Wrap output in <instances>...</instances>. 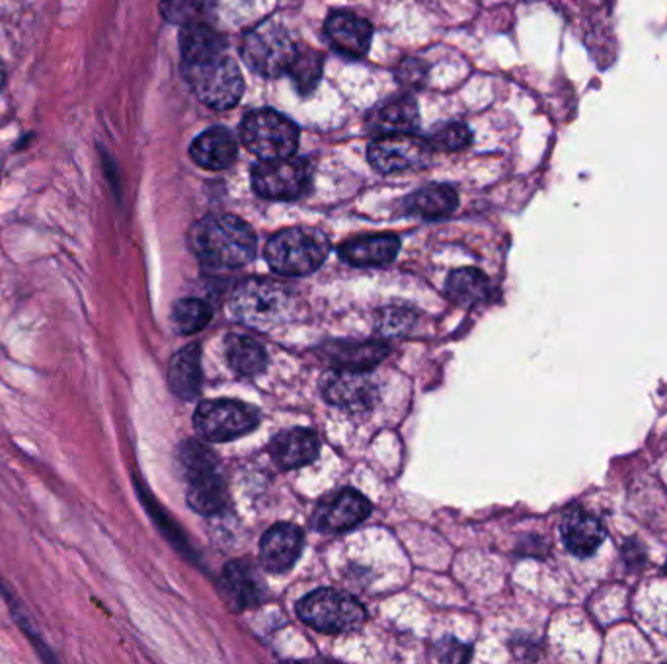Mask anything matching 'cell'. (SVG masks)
<instances>
[{
	"instance_id": "18",
	"label": "cell",
	"mask_w": 667,
	"mask_h": 664,
	"mask_svg": "<svg viewBox=\"0 0 667 664\" xmlns=\"http://www.w3.org/2000/svg\"><path fill=\"white\" fill-rule=\"evenodd\" d=\"M400 250V240L390 234L382 237L358 238L340 245V258L356 268H379L389 265Z\"/></svg>"
},
{
	"instance_id": "25",
	"label": "cell",
	"mask_w": 667,
	"mask_h": 664,
	"mask_svg": "<svg viewBox=\"0 0 667 664\" xmlns=\"http://www.w3.org/2000/svg\"><path fill=\"white\" fill-rule=\"evenodd\" d=\"M457 205L459 198L449 185H429L408 199V209L424 219H444L454 213Z\"/></svg>"
},
{
	"instance_id": "32",
	"label": "cell",
	"mask_w": 667,
	"mask_h": 664,
	"mask_svg": "<svg viewBox=\"0 0 667 664\" xmlns=\"http://www.w3.org/2000/svg\"><path fill=\"white\" fill-rule=\"evenodd\" d=\"M4 82H7V71H4V64L0 61V88L4 87Z\"/></svg>"
},
{
	"instance_id": "1",
	"label": "cell",
	"mask_w": 667,
	"mask_h": 664,
	"mask_svg": "<svg viewBox=\"0 0 667 664\" xmlns=\"http://www.w3.org/2000/svg\"><path fill=\"white\" fill-rule=\"evenodd\" d=\"M191 250L213 268H242L255 258L256 234L235 214H211L190 232Z\"/></svg>"
},
{
	"instance_id": "19",
	"label": "cell",
	"mask_w": 667,
	"mask_h": 664,
	"mask_svg": "<svg viewBox=\"0 0 667 664\" xmlns=\"http://www.w3.org/2000/svg\"><path fill=\"white\" fill-rule=\"evenodd\" d=\"M320 451L318 436L309 429H293L279 433L270 444V452L278 466L286 470L301 467L317 459Z\"/></svg>"
},
{
	"instance_id": "27",
	"label": "cell",
	"mask_w": 667,
	"mask_h": 664,
	"mask_svg": "<svg viewBox=\"0 0 667 664\" xmlns=\"http://www.w3.org/2000/svg\"><path fill=\"white\" fill-rule=\"evenodd\" d=\"M385 355H387V348L379 343H336L330 353L334 363L340 369H350V371L371 369Z\"/></svg>"
},
{
	"instance_id": "17",
	"label": "cell",
	"mask_w": 667,
	"mask_h": 664,
	"mask_svg": "<svg viewBox=\"0 0 667 664\" xmlns=\"http://www.w3.org/2000/svg\"><path fill=\"white\" fill-rule=\"evenodd\" d=\"M237 152H239V147H237L235 137L222 127L207 129L206 133H201L191 143L190 149L193 162L206 170H225V168L231 167L237 159Z\"/></svg>"
},
{
	"instance_id": "26",
	"label": "cell",
	"mask_w": 667,
	"mask_h": 664,
	"mask_svg": "<svg viewBox=\"0 0 667 664\" xmlns=\"http://www.w3.org/2000/svg\"><path fill=\"white\" fill-rule=\"evenodd\" d=\"M447 294L459 304L475 306L490 296V281L482 271L472 268L457 270L447 279Z\"/></svg>"
},
{
	"instance_id": "2",
	"label": "cell",
	"mask_w": 667,
	"mask_h": 664,
	"mask_svg": "<svg viewBox=\"0 0 667 664\" xmlns=\"http://www.w3.org/2000/svg\"><path fill=\"white\" fill-rule=\"evenodd\" d=\"M297 299L289 286L271 279H250L235 291L231 299L232 314L248 328L271 330L291 320Z\"/></svg>"
},
{
	"instance_id": "15",
	"label": "cell",
	"mask_w": 667,
	"mask_h": 664,
	"mask_svg": "<svg viewBox=\"0 0 667 664\" xmlns=\"http://www.w3.org/2000/svg\"><path fill=\"white\" fill-rule=\"evenodd\" d=\"M302 550V532L295 524H276L260 542V562L270 573H283L293 567Z\"/></svg>"
},
{
	"instance_id": "23",
	"label": "cell",
	"mask_w": 667,
	"mask_h": 664,
	"mask_svg": "<svg viewBox=\"0 0 667 664\" xmlns=\"http://www.w3.org/2000/svg\"><path fill=\"white\" fill-rule=\"evenodd\" d=\"M227 361L231 364L232 371L240 376H256L266 369L268 355L266 349L247 335H231L227 340Z\"/></svg>"
},
{
	"instance_id": "22",
	"label": "cell",
	"mask_w": 667,
	"mask_h": 664,
	"mask_svg": "<svg viewBox=\"0 0 667 664\" xmlns=\"http://www.w3.org/2000/svg\"><path fill=\"white\" fill-rule=\"evenodd\" d=\"M180 49H182L183 63H199V61L225 53L222 51L225 41L211 28L193 22V24L183 26Z\"/></svg>"
},
{
	"instance_id": "13",
	"label": "cell",
	"mask_w": 667,
	"mask_h": 664,
	"mask_svg": "<svg viewBox=\"0 0 667 664\" xmlns=\"http://www.w3.org/2000/svg\"><path fill=\"white\" fill-rule=\"evenodd\" d=\"M371 514V503L356 490L332 493L318 503L312 524L325 534H340L356 529Z\"/></svg>"
},
{
	"instance_id": "21",
	"label": "cell",
	"mask_w": 667,
	"mask_h": 664,
	"mask_svg": "<svg viewBox=\"0 0 667 664\" xmlns=\"http://www.w3.org/2000/svg\"><path fill=\"white\" fill-rule=\"evenodd\" d=\"M420 123L418 103L412 98H397L382 103L369 118V129L381 135L392 133H412Z\"/></svg>"
},
{
	"instance_id": "8",
	"label": "cell",
	"mask_w": 667,
	"mask_h": 664,
	"mask_svg": "<svg viewBox=\"0 0 667 664\" xmlns=\"http://www.w3.org/2000/svg\"><path fill=\"white\" fill-rule=\"evenodd\" d=\"M297 51L299 49L295 46L293 38L273 22L258 26L256 30L247 33L242 41L245 63L268 79L286 74L297 57Z\"/></svg>"
},
{
	"instance_id": "3",
	"label": "cell",
	"mask_w": 667,
	"mask_h": 664,
	"mask_svg": "<svg viewBox=\"0 0 667 664\" xmlns=\"http://www.w3.org/2000/svg\"><path fill=\"white\" fill-rule=\"evenodd\" d=\"M330 253L325 232L307 227L281 230L266 245V261L279 275L301 278L317 271Z\"/></svg>"
},
{
	"instance_id": "4",
	"label": "cell",
	"mask_w": 667,
	"mask_h": 664,
	"mask_svg": "<svg viewBox=\"0 0 667 664\" xmlns=\"http://www.w3.org/2000/svg\"><path fill=\"white\" fill-rule=\"evenodd\" d=\"M186 482L188 505L199 514H215L225 509V480L213 452L196 441H186L178 452Z\"/></svg>"
},
{
	"instance_id": "11",
	"label": "cell",
	"mask_w": 667,
	"mask_h": 664,
	"mask_svg": "<svg viewBox=\"0 0 667 664\" xmlns=\"http://www.w3.org/2000/svg\"><path fill=\"white\" fill-rule=\"evenodd\" d=\"M431 144L412 133H392L375 139L369 147V162L381 174H398L428 167Z\"/></svg>"
},
{
	"instance_id": "31",
	"label": "cell",
	"mask_w": 667,
	"mask_h": 664,
	"mask_svg": "<svg viewBox=\"0 0 667 664\" xmlns=\"http://www.w3.org/2000/svg\"><path fill=\"white\" fill-rule=\"evenodd\" d=\"M207 0H160V12L172 24H193L206 9Z\"/></svg>"
},
{
	"instance_id": "12",
	"label": "cell",
	"mask_w": 667,
	"mask_h": 664,
	"mask_svg": "<svg viewBox=\"0 0 667 664\" xmlns=\"http://www.w3.org/2000/svg\"><path fill=\"white\" fill-rule=\"evenodd\" d=\"M322 394L328 404L348 412H366L379 398V388L366 371H338L326 374L322 380Z\"/></svg>"
},
{
	"instance_id": "28",
	"label": "cell",
	"mask_w": 667,
	"mask_h": 664,
	"mask_svg": "<svg viewBox=\"0 0 667 664\" xmlns=\"http://www.w3.org/2000/svg\"><path fill=\"white\" fill-rule=\"evenodd\" d=\"M211 320V310L199 299H182L172 309V325L182 335L201 332Z\"/></svg>"
},
{
	"instance_id": "14",
	"label": "cell",
	"mask_w": 667,
	"mask_h": 664,
	"mask_svg": "<svg viewBox=\"0 0 667 664\" xmlns=\"http://www.w3.org/2000/svg\"><path fill=\"white\" fill-rule=\"evenodd\" d=\"M560 539L570 554L584 560L596 554L607 539V532L596 514L584 506H570L560 519Z\"/></svg>"
},
{
	"instance_id": "10",
	"label": "cell",
	"mask_w": 667,
	"mask_h": 664,
	"mask_svg": "<svg viewBox=\"0 0 667 664\" xmlns=\"http://www.w3.org/2000/svg\"><path fill=\"white\" fill-rule=\"evenodd\" d=\"M310 183V168L297 159L262 160L252 170V188L263 199L291 201L301 198Z\"/></svg>"
},
{
	"instance_id": "20",
	"label": "cell",
	"mask_w": 667,
	"mask_h": 664,
	"mask_svg": "<svg viewBox=\"0 0 667 664\" xmlns=\"http://www.w3.org/2000/svg\"><path fill=\"white\" fill-rule=\"evenodd\" d=\"M168 386L180 400L190 402L201 390V349L190 343L180 349L168 366Z\"/></svg>"
},
{
	"instance_id": "30",
	"label": "cell",
	"mask_w": 667,
	"mask_h": 664,
	"mask_svg": "<svg viewBox=\"0 0 667 664\" xmlns=\"http://www.w3.org/2000/svg\"><path fill=\"white\" fill-rule=\"evenodd\" d=\"M470 141H472V133L465 123H445L437 127L429 137L428 143L434 151L455 152L467 149Z\"/></svg>"
},
{
	"instance_id": "29",
	"label": "cell",
	"mask_w": 667,
	"mask_h": 664,
	"mask_svg": "<svg viewBox=\"0 0 667 664\" xmlns=\"http://www.w3.org/2000/svg\"><path fill=\"white\" fill-rule=\"evenodd\" d=\"M287 74L293 79L295 88L299 90V94H312L318 80H320V74H322V57L315 53V51H310V49L297 51V57H295Z\"/></svg>"
},
{
	"instance_id": "16",
	"label": "cell",
	"mask_w": 667,
	"mask_h": 664,
	"mask_svg": "<svg viewBox=\"0 0 667 664\" xmlns=\"http://www.w3.org/2000/svg\"><path fill=\"white\" fill-rule=\"evenodd\" d=\"M325 32L334 48L348 57L366 56L374 38L371 24L350 12L330 14L326 20Z\"/></svg>"
},
{
	"instance_id": "6",
	"label": "cell",
	"mask_w": 667,
	"mask_h": 664,
	"mask_svg": "<svg viewBox=\"0 0 667 664\" xmlns=\"http://www.w3.org/2000/svg\"><path fill=\"white\" fill-rule=\"evenodd\" d=\"M240 137L248 151L260 160L289 159L299 149V129L291 119L273 110L248 113Z\"/></svg>"
},
{
	"instance_id": "24",
	"label": "cell",
	"mask_w": 667,
	"mask_h": 664,
	"mask_svg": "<svg viewBox=\"0 0 667 664\" xmlns=\"http://www.w3.org/2000/svg\"><path fill=\"white\" fill-rule=\"evenodd\" d=\"M222 581L227 586V593L231 594L232 601L239 602L240 608L255 606L260 602L262 581L248 563L235 562L227 565L222 571Z\"/></svg>"
},
{
	"instance_id": "5",
	"label": "cell",
	"mask_w": 667,
	"mask_h": 664,
	"mask_svg": "<svg viewBox=\"0 0 667 664\" xmlns=\"http://www.w3.org/2000/svg\"><path fill=\"white\" fill-rule=\"evenodd\" d=\"M183 79L188 80L193 94L213 110L235 108L245 92L239 64L225 53L199 63H183Z\"/></svg>"
},
{
	"instance_id": "7",
	"label": "cell",
	"mask_w": 667,
	"mask_h": 664,
	"mask_svg": "<svg viewBox=\"0 0 667 664\" xmlns=\"http://www.w3.org/2000/svg\"><path fill=\"white\" fill-rule=\"evenodd\" d=\"M305 624L322 633H348L366 622V608L354 596L334 588H318L297 604Z\"/></svg>"
},
{
	"instance_id": "9",
	"label": "cell",
	"mask_w": 667,
	"mask_h": 664,
	"mask_svg": "<svg viewBox=\"0 0 667 664\" xmlns=\"http://www.w3.org/2000/svg\"><path fill=\"white\" fill-rule=\"evenodd\" d=\"M260 423V413L252 405L235 400H209L199 404L193 427L209 443H227L248 435Z\"/></svg>"
}]
</instances>
